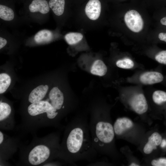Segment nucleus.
I'll return each instance as SVG.
<instances>
[{
    "instance_id": "nucleus-6",
    "label": "nucleus",
    "mask_w": 166,
    "mask_h": 166,
    "mask_svg": "<svg viewBox=\"0 0 166 166\" xmlns=\"http://www.w3.org/2000/svg\"><path fill=\"white\" fill-rule=\"evenodd\" d=\"M53 109L54 108L48 101H41L31 103L28 107V112L30 115L35 116L46 113L50 110Z\"/></svg>"
},
{
    "instance_id": "nucleus-27",
    "label": "nucleus",
    "mask_w": 166,
    "mask_h": 166,
    "mask_svg": "<svg viewBox=\"0 0 166 166\" xmlns=\"http://www.w3.org/2000/svg\"><path fill=\"white\" fill-rule=\"evenodd\" d=\"M160 22L162 25L166 26V17L162 18L161 19Z\"/></svg>"
},
{
    "instance_id": "nucleus-15",
    "label": "nucleus",
    "mask_w": 166,
    "mask_h": 166,
    "mask_svg": "<svg viewBox=\"0 0 166 166\" xmlns=\"http://www.w3.org/2000/svg\"><path fill=\"white\" fill-rule=\"evenodd\" d=\"M53 38V34L51 31L44 29L37 33L34 36V39L37 43H42L50 42Z\"/></svg>"
},
{
    "instance_id": "nucleus-28",
    "label": "nucleus",
    "mask_w": 166,
    "mask_h": 166,
    "mask_svg": "<svg viewBox=\"0 0 166 166\" xmlns=\"http://www.w3.org/2000/svg\"><path fill=\"white\" fill-rule=\"evenodd\" d=\"M3 140V135L2 133L0 132V144H1Z\"/></svg>"
},
{
    "instance_id": "nucleus-12",
    "label": "nucleus",
    "mask_w": 166,
    "mask_h": 166,
    "mask_svg": "<svg viewBox=\"0 0 166 166\" xmlns=\"http://www.w3.org/2000/svg\"><path fill=\"white\" fill-rule=\"evenodd\" d=\"M162 141V137L157 132H154L148 138V141L144 147V152L146 154L151 153L160 144Z\"/></svg>"
},
{
    "instance_id": "nucleus-21",
    "label": "nucleus",
    "mask_w": 166,
    "mask_h": 166,
    "mask_svg": "<svg viewBox=\"0 0 166 166\" xmlns=\"http://www.w3.org/2000/svg\"><path fill=\"white\" fill-rule=\"evenodd\" d=\"M11 109L10 105L7 103L0 102V121L6 119L10 114Z\"/></svg>"
},
{
    "instance_id": "nucleus-30",
    "label": "nucleus",
    "mask_w": 166,
    "mask_h": 166,
    "mask_svg": "<svg viewBox=\"0 0 166 166\" xmlns=\"http://www.w3.org/2000/svg\"></svg>"
},
{
    "instance_id": "nucleus-4",
    "label": "nucleus",
    "mask_w": 166,
    "mask_h": 166,
    "mask_svg": "<svg viewBox=\"0 0 166 166\" xmlns=\"http://www.w3.org/2000/svg\"><path fill=\"white\" fill-rule=\"evenodd\" d=\"M124 20L127 26L132 31L138 33L143 29L144 22L136 10H132L128 11L124 15Z\"/></svg>"
},
{
    "instance_id": "nucleus-29",
    "label": "nucleus",
    "mask_w": 166,
    "mask_h": 166,
    "mask_svg": "<svg viewBox=\"0 0 166 166\" xmlns=\"http://www.w3.org/2000/svg\"><path fill=\"white\" fill-rule=\"evenodd\" d=\"M130 166H139V165H138V164H135V163H132L130 165Z\"/></svg>"
},
{
    "instance_id": "nucleus-19",
    "label": "nucleus",
    "mask_w": 166,
    "mask_h": 166,
    "mask_svg": "<svg viewBox=\"0 0 166 166\" xmlns=\"http://www.w3.org/2000/svg\"><path fill=\"white\" fill-rule=\"evenodd\" d=\"M11 79L10 76L6 73L0 74V93H4L10 86Z\"/></svg>"
},
{
    "instance_id": "nucleus-11",
    "label": "nucleus",
    "mask_w": 166,
    "mask_h": 166,
    "mask_svg": "<svg viewBox=\"0 0 166 166\" xmlns=\"http://www.w3.org/2000/svg\"><path fill=\"white\" fill-rule=\"evenodd\" d=\"M30 12H39L43 14L48 13L50 10L49 2L46 0H32L28 6Z\"/></svg>"
},
{
    "instance_id": "nucleus-3",
    "label": "nucleus",
    "mask_w": 166,
    "mask_h": 166,
    "mask_svg": "<svg viewBox=\"0 0 166 166\" xmlns=\"http://www.w3.org/2000/svg\"><path fill=\"white\" fill-rule=\"evenodd\" d=\"M50 150L46 146L39 145L33 148L28 156V161L32 165H39L45 161L49 157Z\"/></svg>"
},
{
    "instance_id": "nucleus-16",
    "label": "nucleus",
    "mask_w": 166,
    "mask_h": 166,
    "mask_svg": "<svg viewBox=\"0 0 166 166\" xmlns=\"http://www.w3.org/2000/svg\"><path fill=\"white\" fill-rule=\"evenodd\" d=\"M65 3V0H49V5L54 14L59 16L64 13Z\"/></svg>"
},
{
    "instance_id": "nucleus-17",
    "label": "nucleus",
    "mask_w": 166,
    "mask_h": 166,
    "mask_svg": "<svg viewBox=\"0 0 166 166\" xmlns=\"http://www.w3.org/2000/svg\"><path fill=\"white\" fill-rule=\"evenodd\" d=\"M14 14L13 10L4 5H0V18L6 21H10L14 18Z\"/></svg>"
},
{
    "instance_id": "nucleus-20",
    "label": "nucleus",
    "mask_w": 166,
    "mask_h": 166,
    "mask_svg": "<svg viewBox=\"0 0 166 166\" xmlns=\"http://www.w3.org/2000/svg\"><path fill=\"white\" fill-rule=\"evenodd\" d=\"M152 99L154 102L160 105L166 102V92L161 90H156L153 93Z\"/></svg>"
},
{
    "instance_id": "nucleus-25",
    "label": "nucleus",
    "mask_w": 166,
    "mask_h": 166,
    "mask_svg": "<svg viewBox=\"0 0 166 166\" xmlns=\"http://www.w3.org/2000/svg\"><path fill=\"white\" fill-rule=\"evenodd\" d=\"M7 44V41L2 37H0V49L3 47Z\"/></svg>"
},
{
    "instance_id": "nucleus-18",
    "label": "nucleus",
    "mask_w": 166,
    "mask_h": 166,
    "mask_svg": "<svg viewBox=\"0 0 166 166\" xmlns=\"http://www.w3.org/2000/svg\"><path fill=\"white\" fill-rule=\"evenodd\" d=\"M83 37L82 34L77 32L69 33L65 36L66 42L70 45H73L78 43L82 39Z\"/></svg>"
},
{
    "instance_id": "nucleus-22",
    "label": "nucleus",
    "mask_w": 166,
    "mask_h": 166,
    "mask_svg": "<svg viewBox=\"0 0 166 166\" xmlns=\"http://www.w3.org/2000/svg\"><path fill=\"white\" fill-rule=\"evenodd\" d=\"M116 65L118 67L121 68L130 69L133 67L134 63L131 59L126 58L118 60L116 62Z\"/></svg>"
},
{
    "instance_id": "nucleus-9",
    "label": "nucleus",
    "mask_w": 166,
    "mask_h": 166,
    "mask_svg": "<svg viewBox=\"0 0 166 166\" xmlns=\"http://www.w3.org/2000/svg\"><path fill=\"white\" fill-rule=\"evenodd\" d=\"M133 123L130 119L123 117L117 118L113 125L115 134L118 136L123 134L126 131L131 128Z\"/></svg>"
},
{
    "instance_id": "nucleus-24",
    "label": "nucleus",
    "mask_w": 166,
    "mask_h": 166,
    "mask_svg": "<svg viewBox=\"0 0 166 166\" xmlns=\"http://www.w3.org/2000/svg\"><path fill=\"white\" fill-rule=\"evenodd\" d=\"M151 164L154 166H166V158H162L153 160L152 161Z\"/></svg>"
},
{
    "instance_id": "nucleus-5",
    "label": "nucleus",
    "mask_w": 166,
    "mask_h": 166,
    "mask_svg": "<svg viewBox=\"0 0 166 166\" xmlns=\"http://www.w3.org/2000/svg\"><path fill=\"white\" fill-rule=\"evenodd\" d=\"M130 103L133 110L138 114H143L148 110L147 101L142 94H138L133 96L131 99Z\"/></svg>"
},
{
    "instance_id": "nucleus-14",
    "label": "nucleus",
    "mask_w": 166,
    "mask_h": 166,
    "mask_svg": "<svg viewBox=\"0 0 166 166\" xmlns=\"http://www.w3.org/2000/svg\"><path fill=\"white\" fill-rule=\"evenodd\" d=\"M107 71V68L102 61L97 60L95 61L91 67L90 71L92 74L102 76L105 75Z\"/></svg>"
},
{
    "instance_id": "nucleus-1",
    "label": "nucleus",
    "mask_w": 166,
    "mask_h": 166,
    "mask_svg": "<svg viewBox=\"0 0 166 166\" xmlns=\"http://www.w3.org/2000/svg\"><path fill=\"white\" fill-rule=\"evenodd\" d=\"M66 146L73 160L88 159L97 152L90 134L89 123L81 117L76 118L67 137Z\"/></svg>"
},
{
    "instance_id": "nucleus-7",
    "label": "nucleus",
    "mask_w": 166,
    "mask_h": 166,
    "mask_svg": "<svg viewBox=\"0 0 166 166\" xmlns=\"http://www.w3.org/2000/svg\"><path fill=\"white\" fill-rule=\"evenodd\" d=\"M101 10V5L99 0H89L86 5L85 11L89 18L95 20L99 18Z\"/></svg>"
},
{
    "instance_id": "nucleus-8",
    "label": "nucleus",
    "mask_w": 166,
    "mask_h": 166,
    "mask_svg": "<svg viewBox=\"0 0 166 166\" xmlns=\"http://www.w3.org/2000/svg\"><path fill=\"white\" fill-rule=\"evenodd\" d=\"M52 106L57 110L62 107L64 102V97L62 92L56 87H54L51 90L49 94Z\"/></svg>"
},
{
    "instance_id": "nucleus-13",
    "label": "nucleus",
    "mask_w": 166,
    "mask_h": 166,
    "mask_svg": "<svg viewBox=\"0 0 166 166\" xmlns=\"http://www.w3.org/2000/svg\"><path fill=\"white\" fill-rule=\"evenodd\" d=\"M48 88L47 85H41L34 89L29 95V101L33 103L42 101L46 94Z\"/></svg>"
},
{
    "instance_id": "nucleus-10",
    "label": "nucleus",
    "mask_w": 166,
    "mask_h": 166,
    "mask_svg": "<svg viewBox=\"0 0 166 166\" xmlns=\"http://www.w3.org/2000/svg\"><path fill=\"white\" fill-rule=\"evenodd\" d=\"M164 77L160 73L156 71L145 72L140 77V81L145 85H152L160 82L163 81Z\"/></svg>"
},
{
    "instance_id": "nucleus-23",
    "label": "nucleus",
    "mask_w": 166,
    "mask_h": 166,
    "mask_svg": "<svg viewBox=\"0 0 166 166\" xmlns=\"http://www.w3.org/2000/svg\"><path fill=\"white\" fill-rule=\"evenodd\" d=\"M155 59L159 63L166 65V50L159 52L155 56Z\"/></svg>"
},
{
    "instance_id": "nucleus-26",
    "label": "nucleus",
    "mask_w": 166,
    "mask_h": 166,
    "mask_svg": "<svg viewBox=\"0 0 166 166\" xmlns=\"http://www.w3.org/2000/svg\"><path fill=\"white\" fill-rule=\"evenodd\" d=\"M158 37L160 40L166 42V33H160L159 34Z\"/></svg>"
},
{
    "instance_id": "nucleus-2",
    "label": "nucleus",
    "mask_w": 166,
    "mask_h": 166,
    "mask_svg": "<svg viewBox=\"0 0 166 166\" xmlns=\"http://www.w3.org/2000/svg\"><path fill=\"white\" fill-rule=\"evenodd\" d=\"M89 126L93 145L97 152H100L101 148L113 140V127L101 117V113L91 116Z\"/></svg>"
}]
</instances>
